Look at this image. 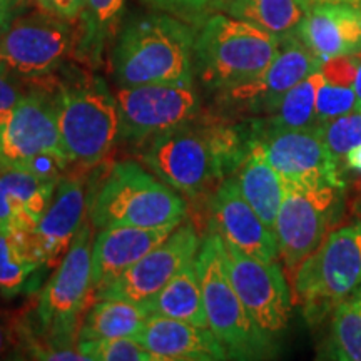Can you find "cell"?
I'll return each instance as SVG.
<instances>
[{
	"mask_svg": "<svg viewBox=\"0 0 361 361\" xmlns=\"http://www.w3.org/2000/svg\"><path fill=\"white\" fill-rule=\"evenodd\" d=\"M251 147V123L194 119L144 141L137 159L176 191L196 197L236 173Z\"/></svg>",
	"mask_w": 361,
	"mask_h": 361,
	"instance_id": "cell-1",
	"label": "cell"
},
{
	"mask_svg": "<svg viewBox=\"0 0 361 361\" xmlns=\"http://www.w3.org/2000/svg\"><path fill=\"white\" fill-rule=\"evenodd\" d=\"M191 24L166 12L129 20L112 51V74L119 87L194 82Z\"/></svg>",
	"mask_w": 361,
	"mask_h": 361,
	"instance_id": "cell-2",
	"label": "cell"
},
{
	"mask_svg": "<svg viewBox=\"0 0 361 361\" xmlns=\"http://www.w3.org/2000/svg\"><path fill=\"white\" fill-rule=\"evenodd\" d=\"M281 39L223 13L207 16L194 37V75L214 92L250 82L268 69Z\"/></svg>",
	"mask_w": 361,
	"mask_h": 361,
	"instance_id": "cell-3",
	"label": "cell"
},
{
	"mask_svg": "<svg viewBox=\"0 0 361 361\" xmlns=\"http://www.w3.org/2000/svg\"><path fill=\"white\" fill-rule=\"evenodd\" d=\"M207 326L229 360H268L278 353L274 338L264 333L239 300L224 261L223 239L211 231L196 256Z\"/></svg>",
	"mask_w": 361,
	"mask_h": 361,
	"instance_id": "cell-4",
	"label": "cell"
},
{
	"mask_svg": "<svg viewBox=\"0 0 361 361\" xmlns=\"http://www.w3.org/2000/svg\"><path fill=\"white\" fill-rule=\"evenodd\" d=\"M188 204L174 188L134 161L112 166L94 197L90 221L97 229L109 226L159 228L180 224Z\"/></svg>",
	"mask_w": 361,
	"mask_h": 361,
	"instance_id": "cell-5",
	"label": "cell"
},
{
	"mask_svg": "<svg viewBox=\"0 0 361 361\" xmlns=\"http://www.w3.org/2000/svg\"><path fill=\"white\" fill-rule=\"evenodd\" d=\"M57 128L69 164H97L119 141L121 121L116 96L101 79L59 84Z\"/></svg>",
	"mask_w": 361,
	"mask_h": 361,
	"instance_id": "cell-6",
	"label": "cell"
},
{
	"mask_svg": "<svg viewBox=\"0 0 361 361\" xmlns=\"http://www.w3.org/2000/svg\"><path fill=\"white\" fill-rule=\"evenodd\" d=\"M298 303L311 323L322 322L361 286V224L328 233L293 273Z\"/></svg>",
	"mask_w": 361,
	"mask_h": 361,
	"instance_id": "cell-7",
	"label": "cell"
},
{
	"mask_svg": "<svg viewBox=\"0 0 361 361\" xmlns=\"http://www.w3.org/2000/svg\"><path fill=\"white\" fill-rule=\"evenodd\" d=\"M92 245L90 226L84 223L67 247L66 256L57 266L56 273L40 293L35 318L39 329L49 341L32 350V358L37 360V356L45 350L69 346L79 314L87 303L89 291L94 288Z\"/></svg>",
	"mask_w": 361,
	"mask_h": 361,
	"instance_id": "cell-8",
	"label": "cell"
},
{
	"mask_svg": "<svg viewBox=\"0 0 361 361\" xmlns=\"http://www.w3.org/2000/svg\"><path fill=\"white\" fill-rule=\"evenodd\" d=\"M252 144L284 183L300 188H341V162L333 156L318 128L269 129L251 121Z\"/></svg>",
	"mask_w": 361,
	"mask_h": 361,
	"instance_id": "cell-9",
	"label": "cell"
},
{
	"mask_svg": "<svg viewBox=\"0 0 361 361\" xmlns=\"http://www.w3.org/2000/svg\"><path fill=\"white\" fill-rule=\"evenodd\" d=\"M119 141L142 144L154 135L197 119L201 97L191 84H146L119 87Z\"/></svg>",
	"mask_w": 361,
	"mask_h": 361,
	"instance_id": "cell-10",
	"label": "cell"
},
{
	"mask_svg": "<svg viewBox=\"0 0 361 361\" xmlns=\"http://www.w3.org/2000/svg\"><path fill=\"white\" fill-rule=\"evenodd\" d=\"M78 42L72 22L37 12L17 17L0 39V61L25 80H44L52 74Z\"/></svg>",
	"mask_w": 361,
	"mask_h": 361,
	"instance_id": "cell-11",
	"label": "cell"
},
{
	"mask_svg": "<svg viewBox=\"0 0 361 361\" xmlns=\"http://www.w3.org/2000/svg\"><path fill=\"white\" fill-rule=\"evenodd\" d=\"M341 188H300L286 183L274 236L284 268L295 273L298 266L316 251L328 236L340 207Z\"/></svg>",
	"mask_w": 361,
	"mask_h": 361,
	"instance_id": "cell-12",
	"label": "cell"
},
{
	"mask_svg": "<svg viewBox=\"0 0 361 361\" xmlns=\"http://www.w3.org/2000/svg\"><path fill=\"white\" fill-rule=\"evenodd\" d=\"M49 79L30 82L11 119L0 129V166L25 169L45 154L66 159L57 128V84L49 85Z\"/></svg>",
	"mask_w": 361,
	"mask_h": 361,
	"instance_id": "cell-13",
	"label": "cell"
},
{
	"mask_svg": "<svg viewBox=\"0 0 361 361\" xmlns=\"http://www.w3.org/2000/svg\"><path fill=\"white\" fill-rule=\"evenodd\" d=\"M223 250L229 279L247 313L264 333L279 335L290 323L293 305L281 264L252 258L224 241Z\"/></svg>",
	"mask_w": 361,
	"mask_h": 361,
	"instance_id": "cell-14",
	"label": "cell"
},
{
	"mask_svg": "<svg viewBox=\"0 0 361 361\" xmlns=\"http://www.w3.org/2000/svg\"><path fill=\"white\" fill-rule=\"evenodd\" d=\"M201 241L192 224L178 226L159 246L129 266L97 291V300H126L147 305L189 261L196 259Z\"/></svg>",
	"mask_w": 361,
	"mask_h": 361,
	"instance_id": "cell-15",
	"label": "cell"
},
{
	"mask_svg": "<svg viewBox=\"0 0 361 361\" xmlns=\"http://www.w3.org/2000/svg\"><path fill=\"white\" fill-rule=\"evenodd\" d=\"M323 62L296 37H281L279 51L263 74L238 87L218 92V101L226 109L268 116L284 94L298 82L322 69Z\"/></svg>",
	"mask_w": 361,
	"mask_h": 361,
	"instance_id": "cell-16",
	"label": "cell"
},
{
	"mask_svg": "<svg viewBox=\"0 0 361 361\" xmlns=\"http://www.w3.org/2000/svg\"><path fill=\"white\" fill-rule=\"evenodd\" d=\"M209 207L213 231L218 233L224 243L256 259L268 263L278 261L279 250L274 231L264 224L245 200L236 179L226 178L221 180Z\"/></svg>",
	"mask_w": 361,
	"mask_h": 361,
	"instance_id": "cell-17",
	"label": "cell"
},
{
	"mask_svg": "<svg viewBox=\"0 0 361 361\" xmlns=\"http://www.w3.org/2000/svg\"><path fill=\"white\" fill-rule=\"evenodd\" d=\"M87 191L82 176L61 178L47 209L30 231L34 247L44 264L56 261L67 251L72 239L84 224Z\"/></svg>",
	"mask_w": 361,
	"mask_h": 361,
	"instance_id": "cell-18",
	"label": "cell"
},
{
	"mask_svg": "<svg viewBox=\"0 0 361 361\" xmlns=\"http://www.w3.org/2000/svg\"><path fill=\"white\" fill-rule=\"evenodd\" d=\"M295 34L323 64L355 56L361 52V7L318 4L306 11Z\"/></svg>",
	"mask_w": 361,
	"mask_h": 361,
	"instance_id": "cell-19",
	"label": "cell"
},
{
	"mask_svg": "<svg viewBox=\"0 0 361 361\" xmlns=\"http://www.w3.org/2000/svg\"><path fill=\"white\" fill-rule=\"evenodd\" d=\"M179 224L159 228L109 226L99 229L92 245V286L99 291L114 281L129 266L159 246Z\"/></svg>",
	"mask_w": 361,
	"mask_h": 361,
	"instance_id": "cell-20",
	"label": "cell"
},
{
	"mask_svg": "<svg viewBox=\"0 0 361 361\" xmlns=\"http://www.w3.org/2000/svg\"><path fill=\"white\" fill-rule=\"evenodd\" d=\"M156 361H219L229 360L209 328L151 314L134 336Z\"/></svg>",
	"mask_w": 361,
	"mask_h": 361,
	"instance_id": "cell-21",
	"label": "cell"
},
{
	"mask_svg": "<svg viewBox=\"0 0 361 361\" xmlns=\"http://www.w3.org/2000/svg\"><path fill=\"white\" fill-rule=\"evenodd\" d=\"M59 180L0 166V229L32 231L51 204Z\"/></svg>",
	"mask_w": 361,
	"mask_h": 361,
	"instance_id": "cell-22",
	"label": "cell"
},
{
	"mask_svg": "<svg viewBox=\"0 0 361 361\" xmlns=\"http://www.w3.org/2000/svg\"><path fill=\"white\" fill-rule=\"evenodd\" d=\"M234 179L245 200L264 221V224L274 231V223H276L278 211L284 200L286 183L255 144L250 154L234 173Z\"/></svg>",
	"mask_w": 361,
	"mask_h": 361,
	"instance_id": "cell-23",
	"label": "cell"
},
{
	"mask_svg": "<svg viewBox=\"0 0 361 361\" xmlns=\"http://www.w3.org/2000/svg\"><path fill=\"white\" fill-rule=\"evenodd\" d=\"M152 314L180 319L201 328L207 326L201 279L196 259L189 261L147 303Z\"/></svg>",
	"mask_w": 361,
	"mask_h": 361,
	"instance_id": "cell-24",
	"label": "cell"
},
{
	"mask_svg": "<svg viewBox=\"0 0 361 361\" xmlns=\"http://www.w3.org/2000/svg\"><path fill=\"white\" fill-rule=\"evenodd\" d=\"M147 305L126 300H97L79 329V341H101L135 336L151 316Z\"/></svg>",
	"mask_w": 361,
	"mask_h": 361,
	"instance_id": "cell-25",
	"label": "cell"
},
{
	"mask_svg": "<svg viewBox=\"0 0 361 361\" xmlns=\"http://www.w3.org/2000/svg\"><path fill=\"white\" fill-rule=\"evenodd\" d=\"M356 67L351 57H338L324 62V80L316 99V128L358 107L355 90Z\"/></svg>",
	"mask_w": 361,
	"mask_h": 361,
	"instance_id": "cell-26",
	"label": "cell"
},
{
	"mask_svg": "<svg viewBox=\"0 0 361 361\" xmlns=\"http://www.w3.org/2000/svg\"><path fill=\"white\" fill-rule=\"evenodd\" d=\"M124 0H85L80 16V29L75 42V56L85 64H101L104 49L121 19Z\"/></svg>",
	"mask_w": 361,
	"mask_h": 361,
	"instance_id": "cell-27",
	"label": "cell"
},
{
	"mask_svg": "<svg viewBox=\"0 0 361 361\" xmlns=\"http://www.w3.org/2000/svg\"><path fill=\"white\" fill-rule=\"evenodd\" d=\"M30 231L0 229V295L17 296L27 279L42 266Z\"/></svg>",
	"mask_w": 361,
	"mask_h": 361,
	"instance_id": "cell-28",
	"label": "cell"
},
{
	"mask_svg": "<svg viewBox=\"0 0 361 361\" xmlns=\"http://www.w3.org/2000/svg\"><path fill=\"white\" fill-rule=\"evenodd\" d=\"M224 8L228 16L250 22L279 39L295 34L306 13L300 0H228Z\"/></svg>",
	"mask_w": 361,
	"mask_h": 361,
	"instance_id": "cell-29",
	"label": "cell"
},
{
	"mask_svg": "<svg viewBox=\"0 0 361 361\" xmlns=\"http://www.w3.org/2000/svg\"><path fill=\"white\" fill-rule=\"evenodd\" d=\"M324 75L322 69L298 82L284 94L281 101L266 117L255 119L269 129H308L316 128V99Z\"/></svg>",
	"mask_w": 361,
	"mask_h": 361,
	"instance_id": "cell-30",
	"label": "cell"
},
{
	"mask_svg": "<svg viewBox=\"0 0 361 361\" xmlns=\"http://www.w3.org/2000/svg\"><path fill=\"white\" fill-rule=\"evenodd\" d=\"M319 358L361 361V296L358 291L331 311V324Z\"/></svg>",
	"mask_w": 361,
	"mask_h": 361,
	"instance_id": "cell-31",
	"label": "cell"
},
{
	"mask_svg": "<svg viewBox=\"0 0 361 361\" xmlns=\"http://www.w3.org/2000/svg\"><path fill=\"white\" fill-rule=\"evenodd\" d=\"M78 348L89 361H156L134 336L101 341H79Z\"/></svg>",
	"mask_w": 361,
	"mask_h": 361,
	"instance_id": "cell-32",
	"label": "cell"
},
{
	"mask_svg": "<svg viewBox=\"0 0 361 361\" xmlns=\"http://www.w3.org/2000/svg\"><path fill=\"white\" fill-rule=\"evenodd\" d=\"M318 129L329 151L341 162L351 149L361 144V107L358 106L356 109L319 126Z\"/></svg>",
	"mask_w": 361,
	"mask_h": 361,
	"instance_id": "cell-33",
	"label": "cell"
},
{
	"mask_svg": "<svg viewBox=\"0 0 361 361\" xmlns=\"http://www.w3.org/2000/svg\"><path fill=\"white\" fill-rule=\"evenodd\" d=\"M157 12H166L188 24H201L214 8L226 6L228 0H141Z\"/></svg>",
	"mask_w": 361,
	"mask_h": 361,
	"instance_id": "cell-34",
	"label": "cell"
},
{
	"mask_svg": "<svg viewBox=\"0 0 361 361\" xmlns=\"http://www.w3.org/2000/svg\"><path fill=\"white\" fill-rule=\"evenodd\" d=\"M30 80H25L8 67L6 62L0 61V129L11 119L17 104L25 96Z\"/></svg>",
	"mask_w": 361,
	"mask_h": 361,
	"instance_id": "cell-35",
	"label": "cell"
},
{
	"mask_svg": "<svg viewBox=\"0 0 361 361\" xmlns=\"http://www.w3.org/2000/svg\"><path fill=\"white\" fill-rule=\"evenodd\" d=\"M27 328L17 319L0 318V358L13 351H24Z\"/></svg>",
	"mask_w": 361,
	"mask_h": 361,
	"instance_id": "cell-36",
	"label": "cell"
},
{
	"mask_svg": "<svg viewBox=\"0 0 361 361\" xmlns=\"http://www.w3.org/2000/svg\"><path fill=\"white\" fill-rule=\"evenodd\" d=\"M39 12L59 17L69 22L80 19L82 16L85 0H30Z\"/></svg>",
	"mask_w": 361,
	"mask_h": 361,
	"instance_id": "cell-37",
	"label": "cell"
},
{
	"mask_svg": "<svg viewBox=\"0 0 361 361\" xmlns=\"http://www.w3.org/2000/svg\"><path fill=\"white\" fill-rule=\"evenodd\" d=\"M22 0H0V39L7 32L12 22L17 19Z\"/></svg>",
	"mask_w": 361,
	"mask_h": 361,
	"instance_id": "cell-38",
	"label": "cell"
},
{
	"mask_svg": "<svg viewBox=\"0 0 361 361\" xmlns=\"http://www.w3.org/2000/svg\"><path fill=\"white\" fill-rule=\"evenodd\" d=\"M345 164L348 169H355V171H360L361 173V144L360 146H356L351 149L348 154L345 156Z\"/></svg>",
	"mask_w": 361,
	"mask_h": 361,
	"instance_id": "cell-39",
	"label": "cell"
},
{
	"mask_svg": "<svg viewBox=\"0 0 361 361\" xmlns=\"http://www.w3.org/2000/svg\"><path fill=\"white\" fill-rule=\"evenodd\" d=\"M303 7L308 11L310 7L318 6V4H348V6L361 7V0H300Z\"/></svg>",
	"mask_w": 361,
	"mask_h": 361,
	"instance_id": "cell-40",
	"label": "cell"
},
{
	"mask_svg": "<svg viewBox=\"0 0 361 361\" xmlns=\"http://www.w3.org/2000/svg\"><path fill=\"white\" fill-rule=\"evenodd\" d=\"M355 90H356V96H358V106L361 107V64H358V67H356Z\"/></svg>",
	"mask_w": 361,
	"mask_h": 361,
	"instance_id": "cell-41",
	"label": "cell"
},
{
	"mask_svg": "<svg viewBox=\"0 0 361 361\" xmlns=\"http://www.w3.org/2000/svg\"><path fill=\"white\" fill-rule=\"evenodd\" d=\"M356 291H358V295L361 296V286H360V288H358V290H356Z\"/></svg>",
	"mask_w": 361,
	"mask_h": 361,
	"instance_id": "cell-42",
	"label": "cell"
}]
</instances>
